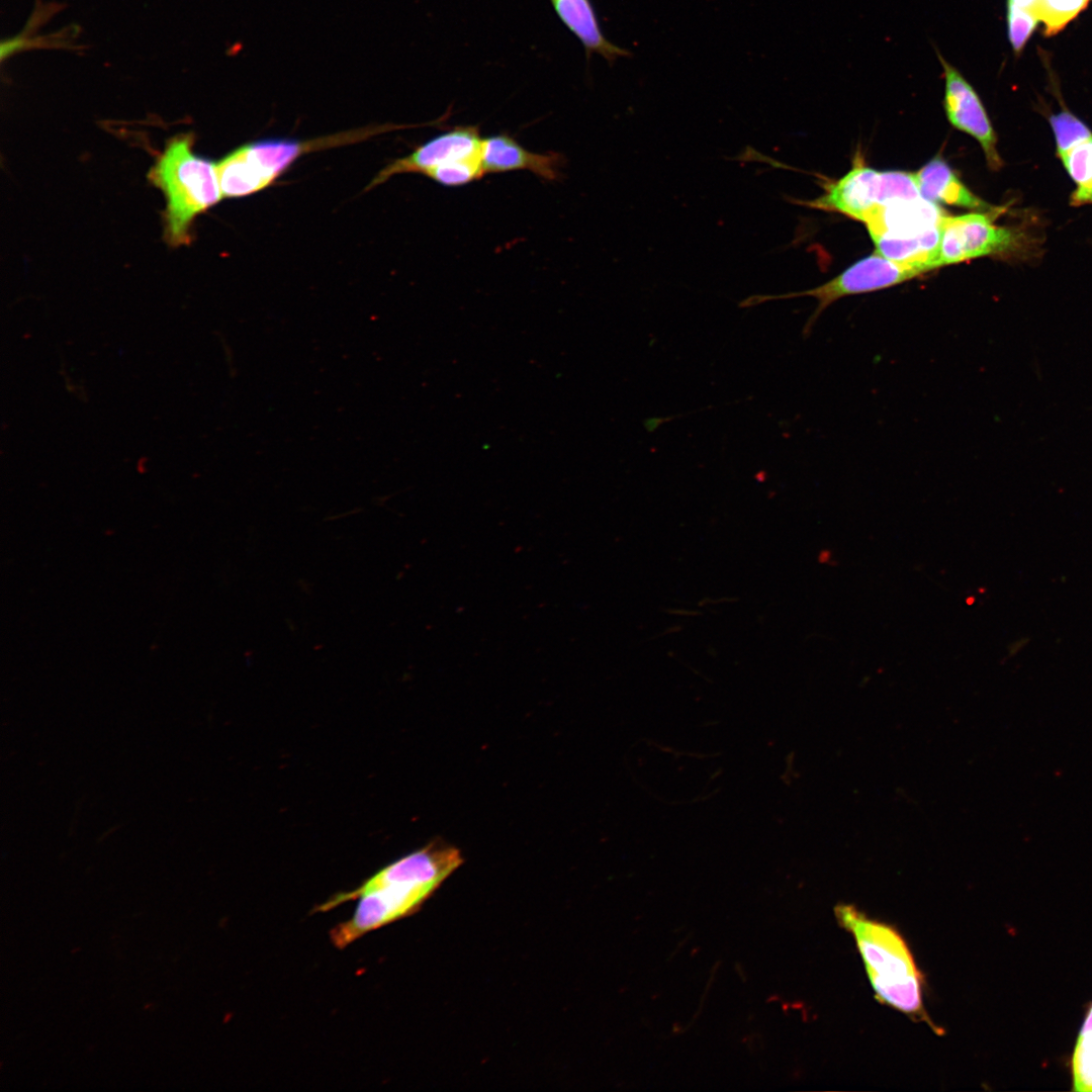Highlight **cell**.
<instances>
[{
    "instance_id": "1",
    "label": "cell",
    "mask_w": 1092,
    "mask_h": 1092,
    "mask_svg": "<svg viewBox=\"0 0 1092 1092\" xmlns=\"http://www.w3.org/2000/svg\"><path fill=\"white\" fill-rule=\"evenodd\" d=\"M834 913L856 942L877 999L939 1033L924 1009L922 976L901 934L853 905L839 904Z\"/></svg>"
},
{
    "instance_id": "2",
    "label": "cell",
    "mask_w": 1092,
    "mask_h": 1092,
    "mask_svg": "<svg viewBox=\"0 0 1092 1092\" xmlns=\"http://www.w3.org/2000/svg\"><path fill=\"white\" fill-rule=\"evenodd\" d=\"M166 197L164 237L173 247L190 242L194 218L222 197L216 164L193 152L190 133L172 138L149 172Z\"/></svg>"
},
{
    "instance_id": "3",
    "label": "cell",
    "mask_w": 1092,
    "mask_h": 1092,
    "mask_svg": "<svg viewBox=\"0 0 1092 1092\" xmlns=\"http://www.w3.org/2000/svg\"><path fill=\"white\" fill-rule=\"evenodd\" d=\"M1003 208L983 212L943 216L940 222L938 264H957L993 256L1004 259L1024 258L1033 251L1030 235L1018 226L995 223Z\"/></svg>"
},
{
    "instance_id": "4",
    "label": "cell",
    "mask_w": 1092,
    "mask_h": 1092,
    "mask_svg": "<svg viewBox=\"0 0 1092 1092\" xmlns=\"http://www.w3.org/2000/svg\"><path fill=\"white\" fill-rule=\"evenodd\" d=\"M920 196L914 173L878 171L856 164L842 178L826 185L823 195L808 201H792L811 208L838 211L862 221L888 202Z\"/></svg>"
},
{
    "instance_id": "5",
    "label": "cell",
    "mask_w": 1092,
    "mask_h": 1092,
    "mask_svg": "<svg viewBox=\"0 0 1092 1092\" xmlns=\"http://www.w3.org/2000/svg\"><path fill=\"white\" fill-rule=\"evenodd\" d=\"M927 272L921 267L894 262L876 253L860 259L815 288L779 295L755 294L743 299L739 306L752 307L769 300L812 296L818 300V304L804 328V333L808 334L820 313L837 299L888 288Z\"/></svg>"
},
{
    "instance_id": "6",
    "label": "cell",
    "mask_w": 1092,
    "mask_h": 1092,
    "mask_svg": "<svg viewBox=\"0 0 1092 1092\" xmlns=\"http://www.w3.org/2000/svg\"><path fill=\"white\" fill-rule=\"evenodd\" d=\"M944 76L943 105L946 117L956 128L975 138L982 147L992 170L1002 167L997 151V138L974 87L962 73L936 51Z\"/></svg>"
},
{
    "instance_id": "7",
    "label": "cell",
    "mask_w": 1092,
    "mask_h": 1092,
    "mask_svg": "<svg viewBox=\"0 0 1092 1092\" xmlns=\"http://www.w3.org/2000/svg\"><path fill=\"white\" fill-rule=\"evenodd\" d=\"M483 139L477 126L459 125L423 144L406 157L387 165L370 187L400 173L426 175L436 167L463 158L481 156Z\"/></svg>"
},
{
    "instance_id": "8",
    "label": "cell",
    "mask_w": 1092,
    "mask_h": 1092,
    "mask_svg": "<svg viewBox=\"0 0 1092 1092\" xmlns=\"http://www.w3.org/2000/svg\"><path fill=\"white\" fill-rule=\"evenodd\" d=\"M942 211L922 196L896 199L878 207L862 220L874 240H905L926 235L940 226Z\"/></svg>"
},
{
    "instance_id": "9",
    "label": "cell",
    "mask_w": 1092,
    "mask_h": 1092,
    "mask_svg": "<svg viewBox=\"0 0 1092 1092\" xmlns=\"http://www.w3.org/2000/svg\"><path fill=\"white\" fill-rule=\"evenodd\" d=\"M357 140L356 133H347L314 141L269 139L240 147L249 169L261 188L267 187L301 154L325 146L339 145Z\"/></svg>"
},
{
    "instance_id": "10",
    "label": "cell",
    "mask_w": 1092,
    "mask_h": 1092,
    "mask_svg": "<svg viewBox=\"0 0 1092 1092\" xmlns=\"http://www.w3.org/2000/svg\"><path fill=\"white\" fill-rule=\"evenodd\" d=\"M481 163L485 173L529 171L546 180L558 178L563 158L558 153H534L500 133L483 139Z\"/></svg>"
},
{
    "instance_id": "11",
    "label": "cell",
    "mask_w": 1092,
    "mask_h": 1092,
    "mask_svg": "<svg viewBox=\"0 0 1092 1092\" xmlns=\"http://www.w3.org/2000/svg\"><path fill=\"white\" fill-rule=\"evenodd\" d=\"M920 195L933 203H944L987 211L990 204L975 195L940 157H935L914 173Z\"/></svg>"
},
{
    "instance_id": "12",
    "label": "cell",
    "mask_w": 1092,
    "mask_h": 1092,
    "mask_svg": "<svg viewBox=\"0 0 1092 1092\" xmlns=\"http://www.w3.org/2000/svg\"><path fill=\"white\" fill-rule=\"evenodd\" d=\"M550 1L560 20L579 39L588 56L598 54L610 63L629 56L627 51L604 36L589 0Z\"/></svg>"
},
{
    "instance_id": "13",
    "label": "cell",
    "mask_w": 1092,
    "mask_h": 1092,
    "mask_svg": "<svg viewBox=\"0 0 1092 1092\" xmlns=\"http://www.w3.org/2000/svg\"><path fill=\"white\" fill-rule=\"evenodd\" d=\"M1071 1090L1092 1092V1001L1085 1014L1068 1060Z\"/></svg>"
},
{
    "instance_id": "14",
    "label": "cell",
    "mask_w": 1092,
    "mask_h": 1092,
    "mask_svg": "<svg viewBox=\"0 0 1092 1092\" xmlns=\"http://www.w3.org/2000/svg\"><path fill=\"white\" fill-rule=\"evenodd\" d=\"M1059 156L1076 184V189L1071 195V203L1076 206L1092 203V138Z\"/></svg>"
},
{
    "instance_id": "15",
    "label": "cell",
    "mask_w": 1092,
    "mask_h": 1092,
    "mask_svg": "<svg viewBox=\"0 0 1092 1092\" xmlns=\"http://www.w3.org/2000/svg\"><path fill=\"white\" fill-rule=\"evenodd\" d=\"M1090 0H1036L1030 10L1044 24V32L1053 35L1077 16Z\"/></svg>"
},
{
    "instance_id": "16",
    "label": "cell",
    "mask_w": 1092,
    "mask_h": 1092,
    "mask_svg": "<svg viewBox=\"0 0 1092 1092\" xmlns=\"http://www.w3.org/2000/svg\"><path fill=\"white\" fill-rule=\"evenodd\" d=\"M485 174L481 156L463 158L442 164L426 174L437 183L457 187L469 184Z\"/></svg>"
},
{
    "instance_id": "17",
    "label": "cell",
    "mask_w": 1092,
    "mask_h": 1092,
    "mask_svg": "<svg viewBox=\"0 0 1092 1092\" xmlns=\"http://www.w3.org/2000/svg\"><path fill=\"white\" fill-rule=\"evenodd\" d=\"M1050 122L1055 134L1058 155L1092 138L1090 128L1070 111L1064 110L1052 115Z\"/></svg>"
},
{
    "instance_id": "18",
    "label": "cell",
    "mask_w": 1092,
    "mask_h": 1092,
    "mask_svg": "<svg viewBox=\"0 0 1092 1092\" xmlns=\"http://www.w3.org/2000/svg\"><path fill=\"white\" fill-rule=\"evenodd\" d=\"M1038 21L1030 11L1007 4L1008 37L1015 53L1023 50Z\"/></svg>"
},
{
    "instance_id": "19",
    "label": "cell",
    "mask_w": 1092,
    "mask_h": 1092,
    "mask_svg": "<svg viewBox=\"0 0 1092 1092\" xmlns=\"http://www.w3.org/2000/svg\"><path fill=\"white\" fill-rule=\"evenodd\" d=\"M1036 0H1008L1007 4L1030 11Z\"/></svg>"
},
{
    "instance_id": "20",
    "label": "cell",
    "mask_w": 1092,
    "mask_h": 1092,
    "mask_svg": "<svg viewBox=\"0 0 1092 1092\" xmlns=\"http://www.w3.org/2000/svg\"><path fill=\"white\" fill-rule=\"evenodd\" d=\"M666 612L668 614H671V615L688 616V617H695V616L701 615V612H699V611L685 610V609H668V610H666Z\"/></svg>"
},
{
    "instance_id": "21",
    "label": "cell",
    "mask_w": 1092,
    "mask_h": 1092,
    "mask_svg": "<svg viewBox=\"0 0 1092 1092\" xmlns=\"http://www.w3.org/2000/svg\"><path fill=\"white\" fill-rule=\"evenodd\" d=\"M731 601H735V600H730V598H723V599L716 600V601L715 600H710V599H703L699 603V606H704V605H708V604L722 603V602H731Z\"/></svg>"
}]
</instances>
